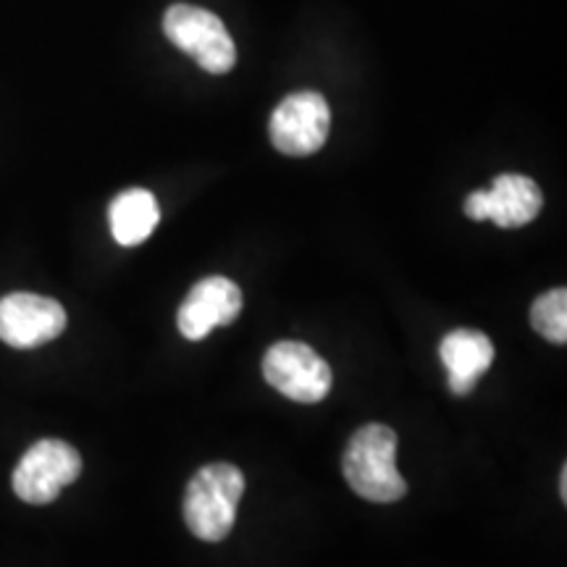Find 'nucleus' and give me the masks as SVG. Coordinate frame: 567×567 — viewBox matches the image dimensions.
<instances>
[{
    "label": "nucleus",
    "instance_id": "nucleus-2",
    "mask_svg": "<svg viewBox=\"0 0 567 567\" xmlns=\"http://www.w3.org/2000/svg\"><path fill=\"white\" fill-rule=\"evenodd\" d=\"M245 494V476L229 463L205 465L189 481L184 494V520L200 542H224L237 523V507Z\"/></svg>",
    "mask_w": 567,
    "mask_h": 567
},
{
    "label": "nucleus",
    "instance_id": "nucleus-6",
    "mask_svg": "<svg viewBox=\"0 0 567 567\" xmlns=\"http://www.w3.org/2000/svg\"><path fill=\"white\" fill-rule=\"evenodd\" d=\"M331 111L323 95L318 92H295L276 105L271 116V142L284 155H313L321 151L329 140Z\"/></svg>",
    "mask_w": 567,
    "mask_h": 567
},
{
    "label": "nucleus",
    "instance_id": "nucleus-10",
    "mask_svg": "<svg viewBox=\"0 0 567 567\" xmlns=\"http://www.w3.org/2000/svg\"><path fill=\"white\" fill-rule=\"evenodd\" d=\"M442 363L446 368V384L452 394H471L478 379L494 363V344L484 331L457 329L450 331L439 347Z\"/></svg>",
    "mask_w": 567,
    "mask_h": 567
},
{
    "label": "nucleus",
    "instance_id": "nucleus-11",
    "mask_svg": "<svg viewBox=\"0 0 567 567\" xmlns=\"http://www.w3.org/2000/svg\"><path fill=\"white\" fill-rule=\"evenodd\" d=\"M111 234L122 247H137L145 243L161 221V208L147 189H126L109 208Z\"/></svg>",
    "mask_w": 567,
    "mask_h": 567
},
{
    "label": "nucleus",
    "instance_id": "nucleus-4",
    "mask_svg": "<svg viewBox=\"0 0 567 567\" xmlns=\"http://www.w3.org/2000/svg\"><path fill=\"white\" fill-rule=\"evenodd\" d=\"M82 473V457L61 439H42L32 444L13 471V492L27 505H51L63 486L74 484Z\"/></svg>",
    "mask_w": 567,
    "mask_h": 567
},
{
    "label": "nucleus",
    "instance_id": "nucleus-13",
    "mask_svg": "<svg viewBox=\"0 0 567 567\" xmlns=\"http://www.w3.org/2000/svg\"><path fill=\"white\" fill-rule=\"evenodd\" d=\"M567 471L563 467V473H559V494H563V499H567Z\"/></svg>",
    "mask_w": 567,
    "mask_h": 567
},
{
    "label": "nucleus",
    "instance_id": "nucleus-1",
    "mask_svg": "<svg viewBox=\"0 0 567 567\" xmlns=\"http://www.w3.org/2000/svg\"><path fill=\"white\" fill-rule=\"evenodd\" d=\"M342 473L354 494L375 505H389L408 494L405 478L396 471V434L384 423L354 431L344 450Z\"/></svg>",
    "mask_w": 567,
    "mask_h": 567
},
{
    "label": "nucleus",
    "instance_id": "nucleus-12",
    "mask_svg": "<svg viewBox=\"0 0 567 567\" xmlns=\"http://www.w3.org/2000/svg\"><path fill=\"white\" fill-rule=\"evenodd\" d=\"M530 326L551 344L567 342V289H551L530 305Z\"/></svg>",
    "mask_w": 567,
    "mask_h": 567
},
{
    "label": "nucleus",
    "instance_id": "nucleus-7",
    "mask_svg": "<svg viewBox=\"0 0 567 567\" xmlns=\"http://www.w3.org/2000/svg\"><path fill=\"white\" fill-rule=\"evenodd\" d=\"M66 329V310L59 300L30 292L6 295L0 300V342L17 350H32Z\"/></svg>",
    "mask_w": 567,
    "mask_h": 567
},
{
    "label": "nucleus",
    "instance_id": "nucleus-8",
    "mask_svg": "<svg viewBox=\"0 0 567 567\" xmlns=\"http://www.w3.org/2000/svg\"><path fill=\"white\" fill-rule=\"evenodd\" d=\"M544 197L534 179L523 174L496 176L492 189L467 195L465 216L471 221H494L502 229L526 226L542 213Z\"/></svg>",
    "mask_w": 567,
    "mask_h": 567
},
{
    "label": "nucleus",
    "instance_id": "nucleus-5",
    "mask_svg": "<svg viewBox=\"0 0 567 567\" xmlns=\"http://www.w3.org/2000/svg\"><path fill=\"white\" fill-rule=\"evenodd\" d=\"M264 375L276 392L300 405H316L331 392V368L313 347L276 342L264 358Z\"/></svg>",
    "mask_w": 567,
    "mask_h": 567
},
{
    "label": "nucleus",
    "instance_id": "nucleus-3",
    "mask_svg": "<svg viewBox=\"0 0 567 567\" xmlns=\"http://www.w3.org/2000/svg\"><path fill=\"white\" fill-rule=\"evenodd\" d=\"M163 30L179 51L193 55L200 69L210 74H226L237 63L231 34L216 13L189 3H176L163 17Z\"/></svg>",
    "mask_w": 567,
    "mask_h": 567
},
{
    "label": "nucleus",
    "instance_id": "nucleus-9",
    "mask_svg": "<svg viewBox=\"0 0 567 567\" xmlns=\"http://www.w3.org/2000/svg\"><path fill=\"white\" fill-rule=\"evenodd\" d=\"M243 289L226 276H208L189 289L176 313L179 334L189 342H203L218 326H229L243 313Z\"/></svg>",
    "mask_w": 567,
    "mask_h": 567
}]
</instances>
